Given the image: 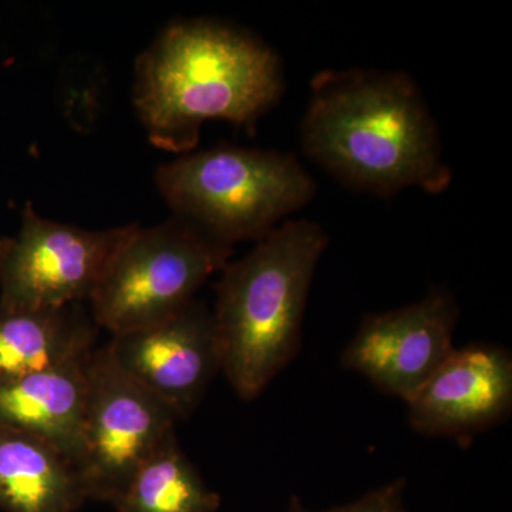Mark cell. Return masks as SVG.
I'll use <instances>...</instances> for the list:
<instances>
[{
    "label": "cell",
    "instance_id": "obj_1",
    "mask_svg": "<svg viewBox=\"0 0 512 512\" xmlns=\"http://www.w3.org/2000/svg\"><path fill=\"white\" fill-rule=\"evenodd\" d=\"M301 147L349 190L380 198L409 188L437 195L453 181L436 120L404 72L316 73L301 121Z\"/></svg>",
    "mask_w": 512,
    "mask_h": 512
},
{
    "label": "cell",
    "instance_id": "obj_2",
    "mask_svg": "<svg viewBox=\"0 0 512 512\" xmlns=\"http://www.w3.org/2000/svg\"><path fill=\"white\" fill-rule=\"evenodd\" d=\"M285 87L281 59L264 40L218 20H178L138 56L133 103L151 144L184 156L207 121L252 133Z\"/></svg>",
    "mask_w": 512,
    "mask_h": 512
},
{
    "label": "cell",
    "instance_id": "obj_3",
    "mask_svg": "<svg viewBox=\"0 0 512 512\" xmlns=\"http://www.w3.org/2000/svg\"><path fill=\"white\" fill-rule=\"evenodd\" d=\"M328 245L316 222L288 220L222 269L212 312L221 372L245 402L301 350L306 302Z\"/></svg>",
    "mask_w": 512,
    "mask_h": 512
},
{
    "label": "cell",
    "instance_id": "obj_4",
    "mask_svg": "<svg viewBox=\"0 0 512 512\" xmlns=\"http://www.w3.org/2000/svg\"><path fill=\"white\" fill-rule=\"evenodd\" d=\"M156 185L175 217L232 248L261 241L316 194L315 180L293 154L234 146L161 164Z\"/></svg>",
    "mask_w": 512,
    "mask_h": 512
},
{
    "label": "cell",
    "instance_id": "obj_5",
    "mask_svg": "<svg viewBox=\"0 0 512 512\" xmlns=\"http://www.w3.org/2000/svg\"><path fill=\"white\" fill-rule=\"evenodd\" d=\"M232 254L234 248L175 215L138 227L90 298L94 322L111 336L163 322L194 301Z\"/></svg>",
    "mask_w": 512,
    "mask_h": 512
},
{
    "label": "cell",
    "instance_id": "obj_6",
    "mask_svg": "<svg viewBox=\"0 0 512 512\" xmlns=\"http://www.w3.org/2000/svg\"><path fill=\"white\" fill-rule=\"evenodd\" d=\"M138 227L80 228L47 220L28 202L18 234L0 251V311L90 301Z\"/></svg>",
    "mask_w": 512,
    "mask_h": 512
},
{
    "label": "cell",
    "instance_id": "obj_7",
    "mask_svg": "<svg viewBox=\"0 0 512 512\" xmlns=\"http://www.w3.org/2000/svg\"><path fill=\"white\" fill-rule=\"evenodd\" d=\"M86 373L80 478L87 501L113 504L178 420L117 366L106 345L87 357Z\"/></svg>",
    "mask_w": 512,
    "mask_h": 512
},
{
    "label": "cell",
    "instance_id": "obj_8",
    "mask_svg": "<svg viewBox=\"0 0 512 512\" xmlns=\"http://www.w3.org/2000/svg\"><path fill=\"white\" fill-rule=\"evenodd\" d=\"M458 316L453 296L439 289L404 308L367 315L342 365L409 402L453 352Z\"/></svg>",
    "mask_w": 512,
    "mask_h": 512
},
{
    "label": "cell",
    "instance_id": "obj_9",
    "mask_svg": "<svg viewBox=\"0 0 512 512\" xmlns=\"http://www.w3.org/2000/svg\"><path fill=\"white\" fill-rule=\"evenodd\" d=\"M106 346L117 366L177 420L194 413L221 372L214 318L197 299L163 322L113 336Z\"/></svg>",
    "mask_w": 512,
    "mask_h": 512
},
{
    "label": "cell",
    "instance_id": "obj_10",
    "mask_svg": "<svg viewBox=\"0 0 512 512\" xmlns=\"http://www.w3.org/2000/svg\"><path fill=\"white\" fill-rule=\"evenodd\" d=\"M407 403L424 436H467L510 416L512 357L490 345L454 349Z\"/></svg>",
    "mask_w": 512,
    "mask_h": 512
},
{
    "label": "cell",
    "instance_id": "obj_11",
    "mask_svg": "<svg viewBox=\"0 0 512 512\" xmlns=\"http://www.w3.org/2000/svg\"><path fill=\"white\" fill-rule=\"evenodd\" d=\"M87 357L0 383V424L47 441L79 470Z\"/></svg>",
    "mask_w": 512,
    "mask_h": 512
},
{
    "label": "cell",
    "instance_id": "obj_12",
    "mask_svg": "<svg viewBox=\"0 0 512 512\" xmlns=\"http://www.w3.org/2000/svg\"><path fill=\"white\" fill-rule=\"evenodd\" d=\"M99 330L83 303L0 311V383L84 359Z\"/></svg>",
    "mask_w": 512,
    "mask_h": 512
},
{
    "label": "cell",
    "instance_id": "obj_13",
    "mask_svg": "<svg viewBox=\"0 0 512 512\" xmlns=\"http://www.w3.org/2000/svg\"><path fill=\"white\" fill-rule=\"evenodd\" d=\"M86 501L79 468L62 451L0 424V510L76 512Z\"/></svg>",
    "mask_w": 512,
    "mask_h": 512
},
{
    "label": "cell",
    "instance_id": "obj_14",
    "mask_svg": "<svg viewBox=\"0 0 512 512\" xmlns=\"http://www.w3.org/2000/svg\"><path fill=\"white\" fill-rule=\"evenodd\" d=\"M113 505L117 512H217L221 495L205 484L173 431L138 467Z\"/></svg>",
    "mask_w": 512,
    "mask_h": 512
},
{
    "label": "cell",
    "instance_id": "obj_15",
    "mask_svg": "<svg viewBox=\"0 0 512 512\" xmlns=\"http://www.w3.org/2000/svg\"><path fill=\"white\" fill-rule=\"evenodd\" d=\"M404 491H406V481L399 478L393 483L376 488L372 493L363 495L362 498L353 501V503L320 512H407L406 507H404ZM289 512L318 511L306 510L301 500L293 497L291 504H289Z\"/></svg>",
    "mask_w": 512,
    "mask_h": 512
},
{
    "label": "cell",
    "instance_id": "obj_16",
    "mask_svg": "<svg viewBox=\"0 0 512 512\" xmlns=\"http://www.w3.org/2000/svg\"><path fill=\"white\" fill-rule=\"evenodd\" d=\"M6 237L0 235V251H2L3 245H5Z\"/></svg>",
    "mask_w": 512,
    "mask_h": 512
}]
</instances>
